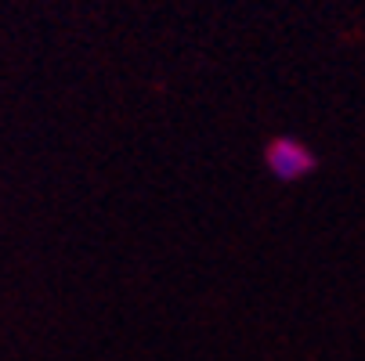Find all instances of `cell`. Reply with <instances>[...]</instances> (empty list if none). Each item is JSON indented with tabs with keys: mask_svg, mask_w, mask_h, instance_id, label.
Returning a JSON list of instances; mask_svg holds the SVG:
<instances>
[{
	"mask_svg": "<svg viewBox=\"0 0 365 361\" xmlns=\"http://www.w3.org/2000/svg\"><path fill=\"white\" fill-rule=\"evenodd\" d=\"M264 163H268V174L275 181H282V184L304 181L307 174H315V167H319L315 152H311L304 141H297V137H275V141H268Z\"/></svg>",
	"mask_w": 365,
	"mask_h": 361,
	"instance_id": "obj_1",
	"label": "cell"
}]
</instances>
